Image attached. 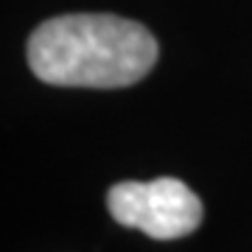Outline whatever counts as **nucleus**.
<instances>
[{
  "label": "nucleus",
  "mask_w": 252,
  "mask_h": 252,
  "mask_svg": "<svg viewBox=\"0 0 252 252\" xmlns=\"http://www.w3.org/2000/svg\"><path fill=\"white\" fill-rule=\"evenodd\" d=\"M118 224L140 230L157 241L190 235L202 224V202L182 180L160 177L149 182H118L107 193Z\"/></svg>",
  "instance_id": "obj_2"
},
{
  "label": "nucleus",
  "mask_w": 252,
  "mask_h": 252,
  "mask_svg": "<svg viewBox=\"0 0 252 252\" xmlns=\"http://www.w3.org/2000/svg\"><path fill=\"white\" fill-rule=\"evenodd\" d=\"M154 62V34L118 14H62L28 36L34 76L56 87L118 90L146 79Z\"/></svg>",
  "instance_id": "obj_1"
}]
</instances>
